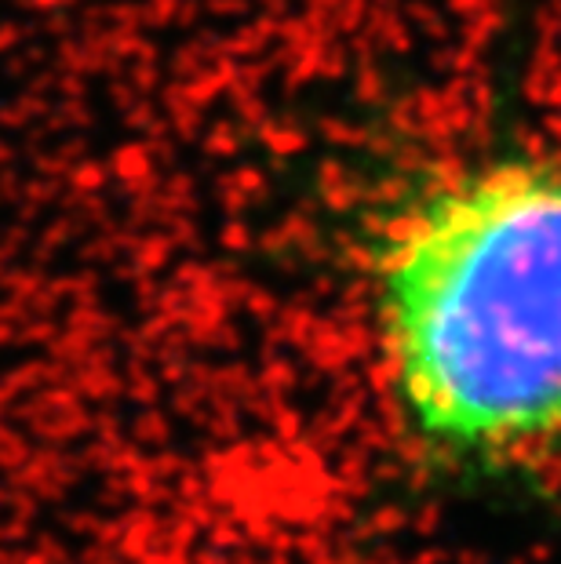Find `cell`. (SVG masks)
<instances>
[{
	"label": "cell",
	"mask_w": 561,
	"mask_h": 564,
	"mask_svg": "<svg viewBox=\"0 0 561 564\" xmlns=\"http://www.w3.org/2000/svg\"><path fill=\"white\" fill-rule=\"evenodd\" d=\"M387 398L420 459L507 470L561 448V153L427 178L368 248Z\"/></svg>",
	"instance_id": "6da1fadb"
}]
</instances>
